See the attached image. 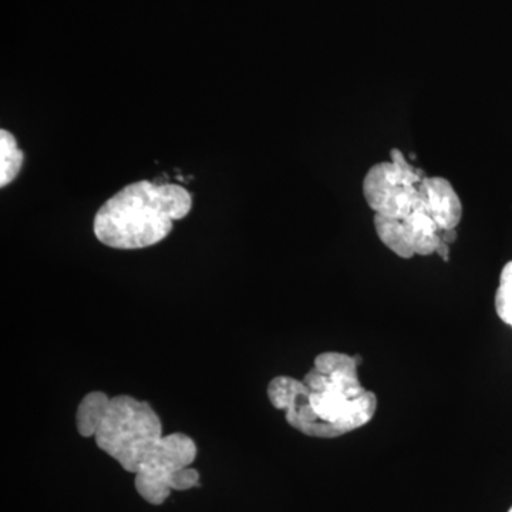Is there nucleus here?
I'll use <instances>...</instances> for the list:
<instances>
[{
	"mask_svg": "<svg viewBox=\"0 0 512 512\" xmlns=\"http://www.w3.org/2000/svg\"><path fill=\"white\" fill-rule=\"evenodd\" d=\"M356 357L326 352L303 380L278 376L269 383L272 406L284 410L293 429L318 439H335L366 426L375 417L376 394L357 375Z\"/></svg>",
	"mask_w": 512,
	"mask_h": 512,
	"instance_id": "nucleus-1",
	"label": "nucleus"
},
{
	"mask_svg": "<svg viewBox=\"0 0 512 512\" xmlns=\"http://www.w3.org/2000/svg\"><path fill=\"white\" fill-rule=\"evenodd\" d=\"M191 208V194L180 185L138 181L104 202L94 217V235L110 248L153 247Z\"/></svg>",
	"mask_w": 512,
	"mask_h": 512,
	"instance_id": "nucleus-2",
	"label": "nucleus"
},
{
	"mask_svg": "<svg viewBox=\"0 0 512 512\" xmlns=\"http://www.w3.org/2000/svg\"><path fill=\"white\" fill-rule=\"evenodd\" d=\"M163 437V424L150 404L116 396L111 397L94 439L127 473L136 474L156 453Z\"/></svg>",
	"mask_w": 512,
	"mask_h": 512,
	"instance_id": "nucleus-3",
	"label": "nucleus"
},
{
	"mask_svg": "<svg viewBox=\"0 0 512 512\" xmlns=\"http://www.w3.org/2000/svg\"><path fill=\"white\" fill-rule=\"evenodd\" d=\"M390 163L373 165L363 181L367 205L377 215L404 218L412 214L420 200L419 184L424 173L406 161L402 151H390Z\"/></svg>",
	"mask_w": 512,
	"mask_h": 512,
	"instance_id": "nucleus-4",
	"label": "nucleus"
},
{
	"mask_svg": "<svg viewBox=\"0 0 512 512\" xmlns=\"http://www.w3.org/2000/svg\"><path fill=\"white\" fill-rule=\"evenodd\" d=\"M197 453V444L187 434L164 436L156 453L134 474L138 495L148 504H164L173 493L174 474L191 467Z\"/></svg>",
	"mask_w": 512,
	"mask_h": 512,
	"instance_id": "nucleus-5",
	"label": "nucleus"
},
{
	"mask_svg": "<svg viewBox=\"0 0 512 512\" xmlns=\"http://www.w3.org/2000/svg\"><path fill=\"white\" fill-rule=\"evenodd\" d=\"M421 202L441 229H454L463 217V204L446 178H424L419 184Z\"/></svg>",
	"mask_w": 512,
	"mask_h": 512,
	"instance_id": "nucleus-6",
	"label": "nucleus"
},
{
	"mask_svg": "<svg viewBox=\"0 0 512 512\" xmlns=\"http://www.w3.org/2000/svg\"><path fill=\"white\" fill-rule=\"evenodd\" d=\"M403 222L406 225L414 255L436 254L437 248L441 244V231L443 229L437 225V222L431 218L429 212L424 208L421 195L412 214L404 218Z\"/></svg>",
	"mask_w": 512,
	"mask_h": 512,
	"instance_id": "nucleus-7",
	"label": "nucleus"
},
{
	"mask_svg": "<svg viewBox=\"0 0 512 512\" xmlns=\"http://www.w3.org/2000/svg\"><path fill=\"white\" fill-rule=\"evenodd\" d=\"M111 397L103 392H92L84 396L76 413V426L80 436L94 437L101 421L109 409Z\"/></svg>",
	"mask_w": 512,
	"mask_h": 512,
	"instance_id": "nucleus-8",
	"label": "nucleus"
},
{
	"mask_svg": "<svg viewBox=\"0 0 512 512\" xmlns=\"http://www.w3.org/2000/svg\"><path fill=\"white\" fill-rule=\"evenodd\" d=\"M375 228L380 241L394 254L404 259H410L414 256L409 234H407L403 220L375 214Z\"/></svg>",
	"mask_w": 512,
	"mask_h": 512,
	"instance_id": "nucleus-9",
	"label": "nucleus"
},
{
	"mask_svg": "<svg viewBox=\"0 0 512 512\" xmlns=\"http://www.w3.org/2000/svg\"><path fill=\"white\" fill-rule=\"evenodd\" d=\"M23 153L15 137L9 131H0V187L12 183L18 177L23 164Z\"/></svg>",
	"mask_w": 512,
	"mask_h": 512,
	"instance_id": "nucleus-10",
	"label": "nucleus"
},
{
	"mask_svg": "<svg viewBox=\"0 0 512 512\" xmlns=\"http://www.w3.org/2000/svg\"><path fill=\"white\" fill-rule=\"evenodd\" d=\"M495 312L505 325L512 328V261L501 271L500 285L495 293Z\"/></svg>",
	"mask_w": 512,
	"mask_h": 512,
	"instance_id": "nucleus-11",
	"label": "nucleus"
},
{
	"mask_svg": "<svg viewBox=\"0 0 512 512\" xmlns=\"http://www.w3.org/2000/svg\"><path fill=\"white\" fill-rule=\"evenodd\" d=\"M456 238H457L456 228L443 229V231H441V241L446 242V244H448V245L453 244V242H456Z\"/></svg>",
	"mask_w": 512,
	"mask_h": 512,
	"instance_id": "nucleus-12",
	"label": "nucleus"
},
{
	"mask_svg": "<svg viewBox=\"0 0 512 512\" xmlns=\"http://www.w3.org/2000/svg\"><path fill=\"white\" fill-rule=\"evenodd\" d=\"M436 254H439L444 261H448V256H450V249H448V244L446 242L441 241L440 247L437 248Z\"/></svg>",
	"mask_w": 512,
	"mask_h": 512,
	"instance_id": "nucleus-13",
	"label": "nucleus"
},
{
	"mask_svg": "<svg viewBox=\"0 0 512 512\" xmlns=\"http://www.w3.org/2000/svg\"><path fill=\"white\" fill-rule=\"evenodd\" d=\"M508 512H512V507L510 508V510H508Z\"/></svg>",
	"mask_w": 512,
	"mask_h": 512,
	"instance_id": "nucleus-14",
	"label": "nucleus"
}]
</instances>
